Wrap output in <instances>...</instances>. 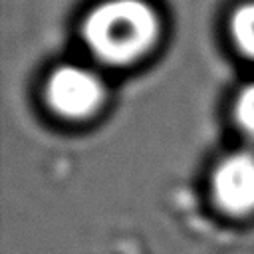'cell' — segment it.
I'll use <instances>...</instances> for the list:
<instances>
[{
  "label": "cell",
  "instance_id": "1",
  "mask_svg": "<svg viewBox=\"0 0 254 254\" xmlns=\"http://www.w3.org/2000/svg\"><path fill=\"white\" fill-rule=\"evenodd\" d=\"M157 34V14L143 0H105L87 14L81 26L89 52L115 65L141 58Z\"/></svg>",
  "mask_w": 254,
  "mask_h": 254
},
{
  "label": "cell",
  "instance_id": "2",
  "mask_svg": "<svg viewBox=\"0 0 254 254\" xmlns=\"http://www.w3.org/2000/svg\"><path fill=\"white\" fill-rule=\"evenodd\" d=\"M46 97L52 109L64 117H85L99 107L103 85L95 73L77 65H60L50 73Z\"/></svg>",
  "mask_w": 254,
  "mask_h": 254
},
{
  "label": "cell",
  "instance_id": "3",
  "mask_svg": "<svg viewBox=\"0 0 254 254\" xmlns=\"http://www.w3.org/2000/svg\"><path fill=\"white\" fill-rule=\"evenodd\" d=\"M212 196L216 204L242 216L254 210V155L240 151L224 157L212 173Z\"/></svg>",
  "mask_w": 254,
  "mask_h": 254
},
{
  "label": "cell",
  "instance_id": "4",
  "mask_svg": "<svg viewBox=\"0 0 254 254\" xmlns=\"http://www.w3.org/2000/svg\"><path fill=\"white\" fill-rule=\"evenodd\" d=\"M230 32L236 46L254 60V2H246L234 10L230 18Z\"/></svg>",
  "mask_w": 254,
  "mask_h": 254
},
{
  "label": "cell",
  "instance_id": "5",
  "mask_svg": "<svg viewBox=\"0 0 254 254\" xmlns=\"http://www.w3.org/2000/svg\"><path fill=\"white\" fill-rule=\"evenodd\" d=\"M236 121L244 133L254 137V83L244 87L236 99Z\"/></svg>",
  "mask_w": 254,
  "mask_h": 254
}]
</instances>
